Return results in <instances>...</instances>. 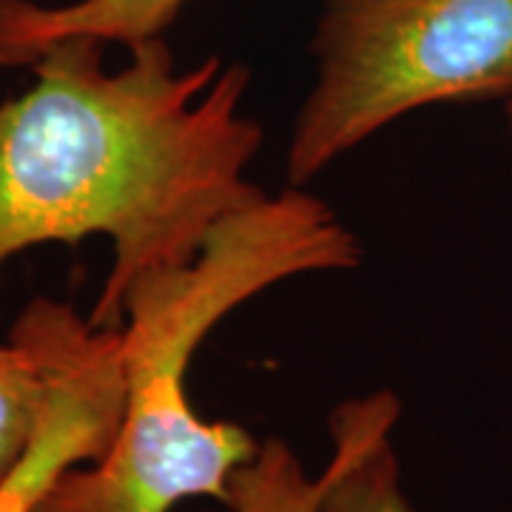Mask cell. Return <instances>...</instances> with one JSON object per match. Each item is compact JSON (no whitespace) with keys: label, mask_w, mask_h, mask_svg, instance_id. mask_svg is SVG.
<instances>
[{"label":"cell","mask_w":512,"mask_h":512,"mask_svg":"<svg viewBox=\"0 0 512 512\" xmlns=\"http://www.w3.org/2000/svg\"><path fill=\"white\" fill-rule=\"evenodd\" d=\"M126 49L106 69V43L57 40L26 66L32 86L0 97V271L35 245L106 237L114 262L86 316L106 330L140 276L191 262L262 194L251 72L217 55L180 66L165 35Z\"/></svg>","instance_id":"6da1fadb"},{"label":"cell","mask_w":512,"mask_h":512,"mask_svg":"<svg viewBox=\"0 0 512 512\" xmlns=\"http://www.w3.org/2000/svg\"><path fill=\"white\" fill-rule=\"evenodd\" d=\"M362 245L302 185L242 205L191 262L140 276L123 299L126 399L109 450L57 478L35 512H180L231 501V481L262 441L237 421L202 419L188 367L208 333L285 279L350 271Z\"/></svg>","instance_id":"7a4b0ae2"},{"label":"cell","mask_w":512,"mask_h":512,"mask_svg":"<svg viewBox=\"0 0 512 512\" xmlns=\"http://www.w3.org/2000/svg\"><path fill=\"white\" fill-rule=\"evenodd\" d=\"M313 57L285 160L291 185L410 111L510 103L512 0H325Z\"/></svg>","instance_id":"3957f363"},{"label":"cell","mask_w":512,"mask_h":512,"mask_svg":"<svg viewBox=\"0 0 512 512\" xmlns=\"http://www.w3.org/2000/svg\"><path fill=\"white\" fill-rule=\"evenodd\" d=\"M46 373L35 441L0 484V512H35L66 470L92 464L117 433L126 379L120 328H94L69 302L32 299L9 330Z\"/></svg>","instance_id":"277c9868"},{"label":"cell","mask_w":512,"mask_h":512,"mask_svg":"<svg viewBox=\"0 0 512 512\" xmlns=\"http://www.w3.org/2000/svg\"><path fill=\"white\" fill-rule=\"evenodd\" d=\"M399 416L393 390L353 396L330 413V458L313 512H416L393 447Z\"/></svg>","instance_id":"5b68a950"},{"label":"cell","mask_w":512,"mask_h":512,"mask_svg":"<svg viewBox=\"0 0 512 512\" xmlns=\"http://www.w3.org/2000/svg\"><path fill=\"white\" fill-rule=\"evenodd\" d=\"M191 0H0V66H29L46 46L66 37L131 46L160 37Z\"/></svg>","instance_id":"8992f818"},{"label":"cell","mask_w":512,"mask_h":512,"mask_svg":"<svg viewBox=\"0 0 512 512\" xmlns=\"http://www.w3.org/2000/svg\"><path fill=\"white\" fill-rule=\"evenodd\" d=\"M319 495L322 473L311 476L288 441L265 439L237 470L222 512H313Z\"/></svg>","instance_id":"52a82bcc"},{"label":"cell","mask_w":512,"mask_h":512,"mask_svg":"<svg viewBox=\"0 0 512 512\" xmlns=\"http://www.w3.org/2000/svg\"><path fill=\"white\" fill-rule=\"evenodd\" d=\"M46 410V373L29 345L9 333L0 342V484L35 441Z\"/></svg>","instance_id":"ba28073f"},{"label":"cell","mask_w":512,"mask_h":512,"mask_svg":"<svg viewBox=\"0 0 512 512\" xmlns=\"http://www.w3.org/2000/svg\"><path fill=\"white\" fill-rule=\"evenodd\" d=\"M507 123H510V131H512V100L507 103Z\"/></svg>","instance_id":"9c48e42d"}]
</instances>
